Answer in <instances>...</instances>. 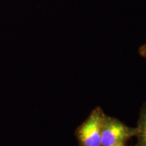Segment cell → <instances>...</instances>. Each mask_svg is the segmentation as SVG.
Wrapping results in <instances>:
<instances>
[{"mask_svg": "<svg viewBox=\"0 0 146 146\" xmlns=\"http://www.w3.org/2000/svg\"><path fill=\"white\" fill-rule=\"evenodd\" d=\"M136 134V127H129L117 118L105 115L102 126L101 146L125 144L129 139L135 137Z\"/></svg>", "mask_w": 146, "mask_h": 146, "instance_id": "obj_2", "label": "cell"}, {"mask_svg": "<svg viewBox=\"0 0 146 146\" xmlns=\"http://www.w3.org/2000/svg\"><path fill=\"white\" fill-rule=\"evenodd\" d=\"M114 146H126V145L124 143H122V144H118V145H116Z\"/></svg>", "mask_w": 146, "mask_h": 146, "instance_id": "obj_5", "label": "cell"}, {"mask_svg": "<svg viewBox=\"0 0 146 146\" xmlns=\"http://www.w3.org/2000/svg\"><path fill=\"white\" fill-rule=\"evenodd\" d=\"M137 143L135 146H146V102L140 111L137 126Z\"/></svg>", "mask_w": 146, "mask_h": 146, "instance_id": "obj_3", "label": "cell"}, {"mask_svg": "<svg viewBox=\"0 0 146 146\" xmlns=\"http://www.w3.org/2000/svg\"><path fill=\"white\" fill-rule=\"evenodd\" d=\"M105 115L101 108L96 107L76 129L75 135L79 146H101L102 126Z\"/></svg>", "mask_w": 146, "mask_h": 146, "instance_id": "obj_1", "label": "cell"}, {"mask_svg": "<svg viewBox=\"0 0 146 146\" xmlns=\"http://www.w3.org/2000/svg\"><path fill=\"white\" fill-rule=\"evenodd\" d=\"M139 53L142 57L146 58V43L140 47L139 50Z\"/></svg>", "mask_w": 146, "mask_h": 146, "instance_id": "obj_4", "label": "cell"}]
</instances>
